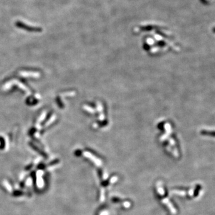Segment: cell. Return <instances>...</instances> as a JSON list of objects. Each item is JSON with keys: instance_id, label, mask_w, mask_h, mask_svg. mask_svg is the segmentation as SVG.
<instances>
[{"instance_id": "1", "label": "cell", "mask_w": 215, "mask_h": 215, "mask_svg": "<svg viewBox=\"0 0 215 215\" xmlns=\"http://www.w3.org/2000/svg\"><path fill=\"white\" fill-rule=\"evenodd\" d=\"M16 26L18 28H20L22 29H25L28 31H31V32H40L42 31V29L40 28H38V27H34V26H29L28 25H26V24L24 23L21 21H17L16 22Z\"/></svg>"}, {"instance_id": "2", "label": "cell", "mask_w": 215, "mask_h": 215, "mask_svg": "<svg viewBox=\"0 0 215 215\" xmlns=\"http://www.w3.org/2000/svg\"><path fill=\"white\" fill-rule=\"evenodd\" d=\"M19 74L24 77H32V78H38L40 77V74L37 72L33 71H20Z\"/></svg>"}, {"instance_id": "3", "label": "cell", "mask_w": 215, "mask_h": 215, "mask_svg": "<svg viewBox=\"0 0 215 215\" xmlns=\"http://www.w3.org/2000/svg\"><path fill=\"white\" fill-rule=\"evenodd\" d=\"M56 119V116H53L50 118V120L46 123V124H45V126H49L50 124H51Z\"/></svg>"}, {"instance_id": "4", "label": "cell", "mask_w": 215, "mask_h": 215, "mask_svg": "<svg viewBox=\"0 0 215 215\" xmlns=\"http://www.w3.org/2000/svg\"><path fill=\"white\" fill-rule=\"evenodd\" d=\"M46 112H42V114L41 115V116L40 117V118H39V119H38V122H41V121H42L44 120V118H46Z\"/></svg>"}, {"instance_id": "5", "label": "cell", "mask_w": 215, "mask_h": 215, "mask_svg": "<svg viewBox=\"0 0 215 215\" xmlns=\"http://www.w3.org/2000/svg\"><path fill=\"white\" fill-rule=\"evenodd\" d=\"M62 95H65V96H67V95H70V96H72L74 95H75V92H65V93H62Z\"/></svg>"}]
</instances>
